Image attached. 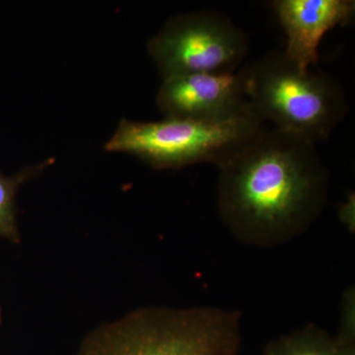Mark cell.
Wrapping results in <instances>:
<instances>
[{"label":"cell","instance_id":"obj_6","mask_svg":"<svg viewBox=\"0 0 355 355\" xmlns=\"http://www.w3.org/2000/svg\"><path fill=\"white\" fill-rule=\"evenodd\" d=\"M156 102L165 118L226 121L252 116L242 69L232 73H202L164 79Z\"/></svg>","mask_w":355,"mask_h":355},{"label":"cell","instance_id":"obj_8","mask_svg":"<svg viewBox=\"0 0 355 355\" xmlns=\"http://www.w3.org/2000/svg\"><path fill=\"white\" fill-rule=\"evenodd\" d=\"M263 355H355V345L310 323L266 343Z\"/></svg>","mask_w":355,"mask_h":355},{"label":"cell","instance_id":"obj_9","mask_svg":"<svg viewBox=\"0 0 355 355\" xmlns=\"http://www.w3.org/2000/svg\"><path fill=\"white\" fill-rule=\"evenodd\" d=\"M53 162L48 159L40 164L29 166L7 176L0 172V237L18 244L21 242L16 209V196L18 190L28 180L36 176Z\"/></svg>","mask_w":355,"mask_h":355},{"label":"cell","instance_id":"obj_4","mask_svg":"<svg viewBox=\"0 0 355 355\" xmlns=\"http://www.w3.org/2000/svg\"><path fill=\"white\" fill-rule=\"evenodd\" d=\"M263 123L254 114L226 121L165 118L142 123L123 119L105 149L130 154L155 169L202 163L218 168L253 141Z\"/></svg>","mask_w":355,"mask_h":355},{"label":"cell","instance_id":"obj_2","mask_svg":"<svg viewBox=\"0 0 355 355\" xmlns=\"http://www.w3.org/2000/svg\"><path fill=\"white\" fill-rule=\"evenodd\" d=\"M242 312L148 306L91 331L77 355H239Z\"/></svg>","mask_w":355,"mask_h":355},{"label":"cell","instance_id":"obj_10","mask_svg":"<svg viewBox=\"0 0 355 355\" xmlns=\"http://www.w3.org/2000/svg\"><path fill=\"white\" fill-rule=\"evenodd\" d=\"M336 338L345 345H355V289L349 286L343 292L340 327Z\"/></svg>","mask_w":355,"mask_h":355},{"label":"cell","instance_id":"obj_7","mask_svg":"<svg viewBox=\"0 0 355 355\" xmlns=\"http://www.w3.org/2000/svg\"><path fill=\"white\" fill-rule=\"evenodd\" d=\"M272 7L287 38L289 60L301 70H309L319 60L318 48L324 35L354 19L352 0H275Z\"/></svg>","mask_w":355,"mask_h":355},{"label":"cell","instance_id":"obj_11","mask_svg":"<svg viewBox=\"0 0 355 355\" xmlns=\"http://www.w3.org/2000/svg\"><path fill=\"white\" fill-rule=\"evenodd\" d=\"M338 217L343 225L349 230V233L354 234L355 231V196L349 193L347 200L340 203L338 209Z\"/></svg>","mask_w":355,"mask_h":355},{"label":"cell","instance_id":"obj_12","mask_svg":"<svg viewBox=\"0 0 355 355\" xmlns=\"http://www.w3.org/2000/svg\"><path fill=\"white\" fill-rule=\"evenodd\" d=\"M2 322V311H1V306H0V324H1Z\"/></svg>","mask_w":355,"mask_h":355},{"label":"cell","instance_id":"obj_5","mask_svg":"<svg viewBox=\"0 0 355 355\" xmlns=\"http://www.w3.org/2000/svg\"><path fill=\"white\" fill-rule=\"evenodd\" d=\"M147 50L164 79L202 73H232L250 53L246 33L212 9L174 16L149 40Z\"/></svg>","mask_w":355,"mask_h":355},{"label":"cell","instance_id":"obj_1","mask_svg":"<svg viewBox=\"0 0 355 355\" xmlns=\"http://www.w3.org/2000/svg\"><path fill=\"white\" fill-rule=\"evenodd\" d=\"M218 169L217 212L243 244L291 242L304 234L326 205L328 170L316 144L294 133L263 130Z\"/></svg>","mask_w":355,"mask_h":355},{"label":"cell","instance_id":"obj_3","mask_svg":"<svg viewBox=\"0 0 355 355\" xmlns=\"http://www.w3.org/2000/svg\"><path fill=\"white\" fill-rule=\"evenodd\" d=\"M245 95L263 123L317 144L347 116L345 90L333 77L301 70L284 51H273L243 67Z\"/></svg>","mask_w":355,"mask_h":355}]
</instances>
